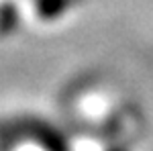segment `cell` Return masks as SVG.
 Instances as JSON below:
<instances>
[{"label": "cell", "mask_w": 153, "mask_h": 151, "mask_svg": "<svg viewBox=\"0 0 153 151\" xmlns=\"http://www.w3.org/2000/svg\"><path fill=\"white\" fill-rule=\"evenodd\" d=\"M14 8H12L10 4H4V6H0V33H8L12 29V25H14Z\"/></svg>", "instance_id": "obj_1"}]
</instances>
